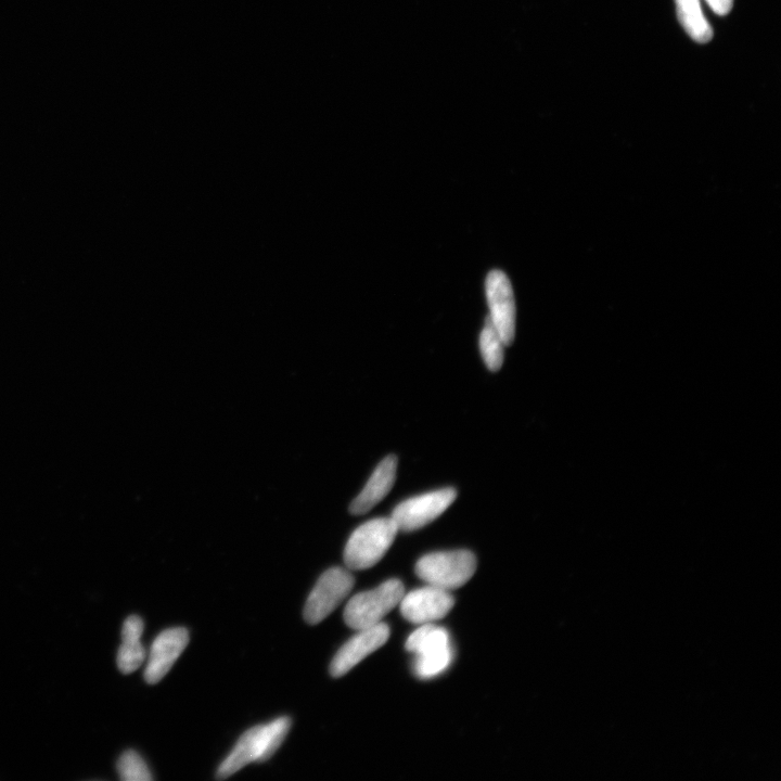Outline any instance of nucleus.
Here are the masks:
<instances>
[{
  "instance_id": "6e6552de",
  "label": "nucleus",
  "mask_w": 781,
  "mask_h": 781,
  "mask_svg": "<svg viewBox=\"0 0 781 781\" xmlns=\"http://www.w3.org/2000/svg\"><path fill=\"white\" fill-rule=\"evenodd\" d=\"M454 605L455 599L450 592L428 585L404 595L400 608L408 622L422 625L445 618Z\"/></svg>"
},
{
  "instance_id": "0eeeda50",
  "label": "nucleus",
  "mask_w": 781,
  "mask_h": 781,
  "mask_svg": "<svg viewBox=\"0 0 781 781\" xmlns=\"http://www.w3.org/2000/svg\"><path fill=\"white\" fill-rule=\"evenodd\" d=\"M491 322L501 336L505 347L515 341L516 302L510 281L502 271H492L485 283Z\"/></svg>"
},
{
  "instance_id": "20e7f679",
  "label": "nucleus",
  "mask_w": 781,
  "mask_h": 781,
  "mask_svg": "<svg viewBox=\"0 0 781 781\" xmlns=\"http://www.w3.org/2000/svg\"><path fill=\"white\" fill-rule=\"evenodd\" d=\"M404 595L405 588L400 580L384 582L375 590L354 596L344 610V621L356 631L376 626L400 605Z\"/></svg>"
},
{
  "instance_id": "9d476101",
  "label": "nucleus",
  "mask_w": 781,
  "mask_h": 781,
  "mask_svg": "<svg viewBox=\"0 0 781 781\" xmlns=\"http://www.w3.org/2000/svg\"><path fill=\"white\" fill-rule=\"evenodd\" d=\"M188 643L189 633L184 627L163 631L152 644L145 670L146 682L150 685L161 682L181 657Z\"/></svg>"
},
{
  "instance_id": "9b49d317",
  "label": "nucleus",
  "mask_w": 781,
  "mask_h": 781,
  "mask_svg": "<svg viewBox=\"0 0 781 781\" xmlns=\"http://www.w3.org/2000/svg\"><path fill=\"white\" fill-rule=\"evenodd\" d=\"M398 471V458L390 455L382 460L371 475L363 491L358 495L350 506L352 515L361 516L367 514L376 507L382 499L393 489Z\"/></svg>"
},
{
  "instance_id": "f257e3e1",
  "label": "nucleus",
  "mask_w": 781,
  "mask_h": 781,
  "mask_svg": "<svg viewBox=\"0 0 781 781\" xmlns=\"http://www.w3.org/2000/svg\"><path fill=\"white\" fill-rule=\"evenodd\" d=\"M290 727L291 720L284 716L270 724L249 729L240 737L233 751L220 765L216 778L226 779L248 764L270 760L285 741Z\"/></svg>"
},
{
  "instance_id": "ddd939ff",
  "label": "nucleus",
  "mask_w": 781,
  "mask_h": 781,
  "mask_svg": "<svg viewBox=\"0 0 781 781\" xmlns=\"http://www.w3.org/2000/svg\"><path fill=\"white\" fill-rule=\"evenodd\" d=\"M450 648L452 647L448 632L432 623L420 625L406 642V649L417 657L439 654Z\"/></svg>"
},
{
  "instance_id": "2eb2a0df",
  "label": "nucleus",
  "mask_w": 781,
  "mask_h": 781,
  "mask_svg": "<svg viewBox=\"0 0 781 781\" xmlns=\"http://www.w3.org/2000/svg\"><path fill=\"white\" fill-rule=\"evenodd\" d=\"M504 348L505 344L493 326L490 316L486 317L480 336V350L486 367L494 373L503 366Z\"/></svg>"
},
{
  "instance_id": "f8f14e48",
  "label": "nucleus",
  "mask_w": 781,
  "mask_h": 781,
  "mask_svg": "<svg viewBox=\"0 0 781 781\" xmlns=\"http://www.w3.org/2000/svg\"><path fill=\"white\" fill-rule=\"evenodd\" d=\"M144 633V622L137 616L128 617L123 625V643L118 652V667L124 674H131L142 667L147 652L140 638Z\"/></svg>"
},
{
  "instance_id": "4468645a",
  "label": "nucleus",
  "mask_w": 781,
  "mask_h": 781,
  "mask_svg": "<svg viewBox=\"0 0 781 781\" xmlns=\"http://www.w3.org/2000/svg\"><path fill=\"white\" fill-rule=\"evenodd\" d=\"M678 20L687 34L699 44H707L713 38V29L704 17L700 0H675Z\"/></svg>"
},
{
  "instance_id": "dca6fc26",
  "label": "nucleus",
  "mask_w": 781,
  "mask_h": 781,
  "mask_svg": "<svg viewBox=\"0 0 781 781\" xmlns=\"http://www.w3.org/2000/svg\"><path fill=\"white\" fill-rule=\"evenodd\" d=\"M118 772L124 781H151L153 779L146 762L133 750L122 754L118 762Z\"/></svg>"
},
{
  "instance_id": "f03ea898",
  "label": "nucleus",
  "mask_w": 781,
  "mask_h": 781,
  "mask_svg": "<svg viewBox=\"0 0 781 781\" xmlns=\"http://www.w3.org/2000/svg\"><path fill=\"white\" fill-rule=\"evenodd\" d=\"M399 532L392 518H378L362 524L352 533L345 546V565L351 570H366L376 566L388 553Z\"/></svg>"
},
{
  "instance_id": "7ed1b4c3",
  "label": "nucleus",
  "mask_w": 781,
  "mask_h": 781,
  "mask_svg": "<svg viewBox=\"0 0 781 781\" xmlns=\"http://www.w3.org/2000/svg\"><path fill=\"white\" fill-rule=\"evenodd\" d=\"M477 570V558L469 550L432 553L416 565L419 579L450 592L467 584Z\"/></svg>"
},
{
  "instance_id": "39448f33",
  "label": "nucleus",
  "mask_w": 781,
  "mask_h": 781,
  "mask_svg": "<svg viewBox=\"0 0 781 781\" xmlns=\"http://www.w3.org/2000/svg\"><path fill=\"white\" fill-rule=\"evenodd\" d=\"M354 576L343 568H331L320 576L307 598L304 619L311 625L324 621L348 597L354 587Z\"/></svg>"
},
{
  "instance_id": "a211bd4d",
  "label": "nucleus",
  "mask_w": 781,
  "mask_h": 781,
  "mask_svg": "<svg viewBox=\"0 0 781 781\" xmlns=\"http://www.w3.org/2000/svg\"><path fill=\"white\" fill-rule=\"evenodd\" d=\"M716 15L726 16L732 11L734 0H706Z\"/></svg>"
},
{
  "instance_id": "f3484780",
  "label": "nucleus",
  "mask_w": 781,
  "mask_h": 781,
  "mask_svg": "<svg viewBox=\"0 0 781 781\" xmlns=\"http://www.w3.org/2000/svg\"><path fill=\"white\" fill-rule=\"evenodd\" d=\"M452 660V648L439 652V654L417 657L414 663V671L422 680H428V678L438 676L447 670Z\"/></svg>"
},
{
  "instance_id": "423d86ee",
  "label": "nucleus",
  "mask_w": 781,
  "mask_h": 781,
  "mask_svg": "<svg viewBox=\"0 0 781 781\" xmlns=\"http://www.w3.org/2000/svg\"><path fill=\"white\" fill-rule=\"evenodd\" d=\"M456 498L457 492L453 488L412 497L396 506L391 518L399 531H417L442 516Z\"/></svg>"
},
{
  "instance_id": "1a4fd4ad",
  "label": "nucleus",
  "mask_w": 781,
  "mask_h": 781,
  "mask_svg": "<svg viewBox=\"0 0 781 781\" xmlns=\"http://www.w3.org/2000/svg\"><path fill=\"white\" fill-rule=\"evenodd\" d=\"M389 637L390 629L386 623L358 631L337 652L330 665V674L338 678L349 673L358 663L386 644Z\"/></svg>"
}]
</instances>
